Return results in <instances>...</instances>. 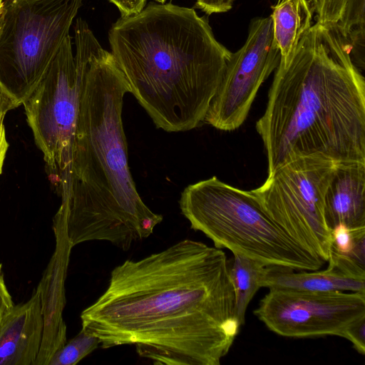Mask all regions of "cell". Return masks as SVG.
Here are the masks:
<instances>
[{"label": "cell", "instance_id": "cell-1", "mask_svg": "<svg viewBox=\"0 0 365 365\" xmlns=\"http://www.w3.org/2000/svg\"><path fill=\"white\" fill-rule=\"evenodd\" d=\"M81 319L102 348L158 365H220L241 327L225 253L192 240L115 267Z\"/></svg>", "mask_w": 365, "mask_h": 365}, {"label": "cell", "instance_id": "cell-2", "mask_svg": "<svg viewBox=\"0 0 365 365\" xmlns=\"http://www.w3.org/2000/svg\"><path fill=\"white\" fill-rule=\"evenodd\" d=\"M81 71L69 174L58 210L73 247L108 241L124 251L163 221L142 200L128 166L122 111L128 81L95 36L76 46Z\"/></svg>", "mask_w": 365, "mask_h": 365}, {"label": "cell", "instance_id": "cell-3", "mask_svg": "<svg viewBox=\"0 0 365 365\" xmlns=\"http://www.w3.org/2000/svg\"><path fill=\"white\" fill-rule=\"evenodd\" d=\"M256 129L268 175L302 157L365 163V81L337 24L316 22L279 62Z\"/></svg>", "mask_w": 365, "mask_h": 365}, {"label": "cell", "instance_id": "cell-4", "mask_svg": "<svg viewBox=\"0 0 365 365\" xmlns=\"http://www.w3.org/2000/svg\"><path fill=\"white\" fill-rule=\"evenodd\" d=\"M130 93L156 128L185 132L204 123L232 52L192 8L149 3L108 31Z\"/></svg>", "mask_w": 365, "mask_h": 365}, {"label": "cell", "instance_id": "cell-5", "mask_svg": "<svg viewBox=\"0 0 365 365\" xmlns=\"http://www.w3.org/2000/svg\"><path fill=\"white\" fill-rule=\"evenodd\" d=\"M182 214L215 247L268 267L319 269L324 262L296 244L268 215L250 191L217 177L187 185L179 200Z\"/></svg>", "mask_w": 365, "mask_h": 365}, {"label": "cell", "instance_id": "cell-6", "mask_svg": "<svg viewBox=\"0 0 365 365\" xmlns=\"http://www.w3.org/2000/svg\"><path fill=\"white\" fill-rule=\"evenodd\" d=\"M83 0H11L0 14V88L18 106L42 79Z\"/></svg>", "mask_w": 365, "mask_h": 365}, {"label": "cell", "instance_id": "cell-7", "mask_svg": "<svg viewBox=\"0 0 365 365\" xmlns=\"http://www.w3.org/2000/svg\"><path fill=\"white\" fill-rule=\"evenodd\" d=\"M334 163L319 157L299 158L267 175L252 192L271 219L299 247L328 261L331 231L324 200Z\"/></svg>", "mask_w": 365, "mask_h": 365}, {"label": "cell", "instance_id": "cell-8", "mask_svg": "<svg viewBox=\"0 0 365 365\" xmlns=\"http://www.w3.org/2000/svg\"><path fill=\"white\" fill-rule=\"evenodd\" d=\"M81 71L68 35L38 84L23 103L27 123L57 192L69 174Z\"/></svg>", "mask_w": 365, "mask_h": 365}, {"label": "cell", "instance_id": "cell-9", "mask_svg": "<svg viewBox=\"0 0 365 365\" xmlns=\"http://www.w3.org/2000/svg\"><path fill=\"white\" fill-rule=\"evenodd\" d=\"M254 314L282 336L343 338L350 324L365 317V292L269 289Z\"/></svg>", "mask_w": 365, "mask_h": 365}, {"label": "cell", "instance_id": "cell-10", "mask_svg": "<svg viewBox=\"0 0 365 365\" xmlns=\"http://www.w3.org/2000/svg\"><path fill=\"white\" fill-rule=\"evenodd\" d=\"M280 53L273 36L271 16L254 19L244 45L232 53L204 123L223 131L240 128L257 93L277 68Z\"/></svg>", "mask_w": 365, "mask_h": 365}, {"label": "cell", "instance_id": "cell-11", "mask_svg": "<svg viewBox=\"0 0 365 365\" xmlns=\"http://www.w3.org/2000/svg\"><path fill=\"white\" fill-rule=\"evenodd\" d=\"M53 230L55 250L36 288L40 297L43 331L34 365H48L55 352L67 341L63 311L66 304L65 281L73 246L67 235L65 217L58 211L53 220Z\"/></svg>", "mask_w": 365, "mask_h": 365}, {"label": "cell", "instance_id": "cell-12", "mask_svg": "<svg viewBox=\"0 0 365 365\" xmlns=\"http://www.w3.org/2000/svg\"><path fill=\"white\" fill-rule=\"evenodd\" d=\"M43 318L38 292L15 305L0 322V365H34L41 344Z\"/></svg>", "mask_w": 365, "mask_h": 365}, {"label": "cell", "instance_id": "cell-13", "mask_svg": "<svg viewBox=\"0 0 365 365\" xmlns=\"http://www.w3.org/2000/svg\"><path fill=\"white\" fill-rule=\"evenodd\" d=\"M324 216L330 231L339 225L365 228V163L336 165L324 195Z\"/></svg>", "mask_w": 365, "mask_h": 365}, {"label": "cell", "instance_id": "cell-14", "mask_svg": "<svg viewBox=\"0 0 365 365\" xmlns=\"http://www.w3.org/2000/svg\"><path fill=\"white\" fill-rule=\"evenodd\" d=\"M262 287L288 289L309 292H365V279L347 277L331 265L323 270H302L268 267Z\"/></svg>", "mask_w": 365, "mask_h": 365}, {"label": "cell", "instance_id": "cell-15", "mask_svg": "<svg viewBox=\"0 0 365 365\" xmlns=\"http://www.w3.org/2000/svg\"><path fill=\"white\" fill-rule=\"evenodd\" d=\"M272 9L273 36L280 53L279 62H287L312 26L314 14L306 0H283Z\"/></svg>", "mask_w": 365, "mask_h": 365}, {"label": "cell", "instance_id": "cell-16", "mask_svg": "<svg viewBox=\"0 0 365 365\" xmlns=\"http://www.w3.org/2000/svg\"><path fill=\"white\" fill-rule=\"evenodd\" d=\"M231 260L230 262L228 261L229 274L235 290L236 317L242 326L248 304L262 287L268 266L237 254H233Z\"/></svg>", "mask_w": 365, "mask_h": 365}, {"label": "cell", "instance_id": "cell-17", "mask_svg": "<svg viewBox=\"0 0 365 365\" xmlns=\"http://www.w3.org/2000/svg\"><path fill=\"white\" fill-rule=\"evenodd\" d=\"M100 339L83 328L58 349L48 365H75L96 349Z\"/></svg>", "mask_w": 365, "mask_h": 365}, {"label": "cell", "instance_id": "cell-18", "mask_svg": "<svg viewBox=\"0 0 365 365\" xmlns=\"http://www.w3.org/2000/svg\"><path fill=\"white\" fill-rule=\"evenodd\" d=\"M331 235L330 250L346 255L351 252L356 242L365 236V228L350 229L339 225L331 230Z\"/></svg>", "mask_w": 365, "mask_h": 365}, {"label": "cell", "instance_id": "cell-19", "mask_svg": "<svg viewBox=\"0 0 365 365\" xmlns=\"http://www.w3.org/2000/svg\"><path fill=\"white\" fill-rule=\"evenodd\" d=\"M346 0H319L315 11L316 22L336 24L339 21Z\"/></svg>", "mask_w": 365, "mask_h": 365}, {"label": "cell", "instance_id": "cell-20", "mask_svg": "<svg viewBox=\"0 0 365 365\" xmlns=\"http://www.w3.org/2000/svg\"><path fill=\"white\" fill-rule=\"evenodd\" d=\"M343 338L349 340L354 348L364 355L365 354V317L350 324L346 328Z\"/></svg>", "mask_w": 365, "mask_h": 365}, {"label": "cell", "instance_id": "cell-21", "mask_svg": "<svg viewBox=\"0 0 365 365\" xmlns=\"http://www.w3.org/2000/svg\"><path fill=\"white\" fill-rule=\"evenodd\" d=\"M233 0H196L195 8L207 15L225 13L232 7Z\"/></svg>", "mask_w": 365, "mask_h": 365}, {"label": "cell", "instance_id": "cell-22", "mask_svg": "<svg viewBox=\"0 0 365 365\" xmlns=\"http://www.w3.org/2000/svg\"><path fill=\"white\" fill-rule=\"evenodd\" d=\"M119 10L120 17H126L140 12L148 0H108Z\"/></svg>", "mask_w": 365, "mask_h": 365}, {"label": "cell", "instance_id": "cell-23", "mask_svg": "<svg viewBox=\"0 0 365 365\" xmlns=\"http://www.w3.org/2000/svg\"><path fill=\"white\" fill-rule=\"evenodd\" d=\"M14 306L4 277L2 264L0 263V322L4 316Z\"/></svg>", "mask_w": 365, "mask_h": 365}, {"label": "cell", "instance_id": "cell-24", "mask_svg": "<svg viewBox=\"0 0 365 365\" xmlns=\"http://www.w3.org/2000/svg\"><path fill=\"white\" fill-rule=\"evenodd\" d=\"M4 119V118H0V175L2 172V167L4 165L6 151L9 147V143L6 138Z\"/></svg>", "mask_w": 365, "mask_h": 365}, {"label": "cell", "instance_id": "cell-25", "mask_svg": "<svg viewBox=\"0 0 365 365\" xmlns=\"http://www.w3.org/2000/svg\"><path fill=\"white\" fill-rule=\"evenodd\" d=\"M16 107V103L0 88V118H4L8 111Z\"/></svg>", "mask_w": 365, "mask_h": 365}, {"label": "cell", "instance_id": "cell-26", "mask_svg": "<svg viewBox=\"0 0 365 365\" xmlns=\"http://www.w3.org/2000/svg\"><path fill=\"white\" fill-rule=\"evenodd\" d=\"M282 1H283V0H276L277 3L280 2ZM306 1L308 3L309 8H310L312 12L313 13V14H315V11H316V9L318 6L319 0H306Z\"/></svg>", "mask_w": 365, "mask_h": 365}, {"label": "cell", "instance_id": "cell-27", "mask_svg": "<svg viewBox=\"0 0 365 365\" xmlns=\"http://www.w3.org/2000/svg\"><path fill=\"white\" fill-rule=\"evenodd\" d=\"M154 1L156 2H158V3H165L166 0H154Z\"/></svg>", "mask_w": 365, "mask_h": 365}, {"label": "cell", "instance_id": "cell-28", "mask_svg": "<svg viewBox=\"0 0 365 365\" xmlns=\"http://www.w3.org/2000/svg\"><path fill=\"white\" fill-rule=\"evenodd\" d=\"M3 5H4V3L0 4V14H1V9L3 7Z\"/></svg>", "mask_w": 365, "mask_h": 365}, {"label": "cell", "instance_id": "cell-29", "mask_svg": "<svg viewBox=\"0 0 365 365\" xmlns=\"http://www.w3.org/2000/svg\"><path fill=\"white\" fill-rule=\"evenodd\" d=\"M4 3V0H0V4Z\"/></svg>", "mask_w": 365, "mask_h": 365}]
</instances>
